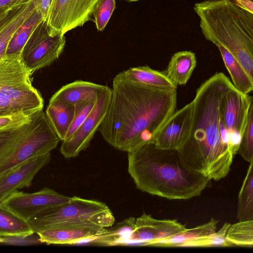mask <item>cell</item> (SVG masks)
I'll return each instance as SVG.
<instances>
[{"mask_svg":"<svg viewBox=\"0 0 253 253\" xmlns=\"http://www.w3.org/2000/svg\"><path fill=\"white\" fill-rule=\"evenodd\" d=\"M228 70L234 87L243 94H248L253 90V79L247 73L235 57L225 48L217 46Z\"/></svg>","mask_w":253,"mask_h":253,"instance_id":"cell-24","label":"cell"},{"mask_svg":"<svg viewBox=\"0 0 253 253\" xmlns=\"http://www.w3.org/2000/svg\"><path fill=\"white\" fill-rule=\"evenodd\" d=\"M35 11V0H28L15 7L10 19L0 31V60L5 56L8 44L16 30Z\"/></svg>","mask_w":253,"mask_h":253,"instance_id":"cell-21","label":"cell"},{"mask_svg":"<svg viewBox=\"0 0 253 253\" xmlns=\"http://www.w3.org/2000/svg\"><path fill=\"white\" fill-rule=\"evenodd\" d=\"M123 0V1H125L126 2H130L136 1H138V0Z\"/></svg>","mask_w":253,"mask_h":253,"instance_id":"cell-39","label":"cell"},{"mask_svg":"<svg viewBox=\"0 0 253 253\" xmlns=\"http://www.w3.org/2000/svg\"><path fill=\"white\" fill-rule=\"evenodd\" d=\"M31 75L20 55L5 56L0 60V93L37 111L43 107V100L31 83Z\"/></svg>","mask_w":253,"mask_h":253,"instance_id":"cell-7","label":"cell"},{"mask_svg":"<svg viewBox=\"0 0 253 253\" xmlns=\"http://www.w3.org/2000/svg\"><path fill=\"white\" fill-rule=\"evenodd\" d=\"M112 94L109 87L100 92L96 103L87 118L68 139L62 141L60 151L66 159L75 158L89 146L108 109Z\"/></svg>","mask_w":253,"mask_h":253,"instance_id":"cell-11","label":"cell"},{"mask_svg":"<svg viewBox=\"0 0 253 253\" xmlns=\"http://www.w3.org/2000/svg\"><path fill=\"white\" fill-rule=\"evenodd\" d=\"M226 239L231 246L252 248L253 220L238 221L230 225L226 234Z\"/></svg>","mask_w":253,"mask_h":253,"instance_id":"cell-28","label":"cell"},{"mask_svg":"<svg viewBox=\"0 0 253 253\" xmlns=\"http://www.w3.org/2000/svg\"><path fill=\"white\" fill-rule=\"evenodd\" d=\"M234 87L223 73H216L197 89L190 134L178 150L185 166L211 180L229 173L236 155L220 113L224 94Z\"/></svg>","mask_w":253,"mask_h":253,"instance_id":"cell-2","label":"cell"},{"mask_svg":"<svg viewBox=\"0 0 253 253\" xmlns=\"http://www.w3.org/2000/svg\"><path fill=\"white\" fill-rule=\"evenodd\" d=\"M65 43L64 35H50L46 21L43 20L23 47L20 55L21 62L31 75L57 60L62 53Z\"/></svg>","mask_w":253,"mask_h":253,"instance_id":"cell-8","label":"cell"},{"mask_svg":"<svg viewBox=\"0 0 253 253\" xmlns=\"http://www.w3.org/2000/svg\"><path fill=\"white\" fill-rule=\"evenodd\" d=\"M28 0H13L11 5L15 6L19 4H21L22 2H24Z\"/></svg>","mask_w":253,"mask_h":253,"instance_id":"cell-38","label":"cell"},{"mask_svg":"<svg viewBox=\"0 0 253 253\" xmlns=\"http://www.w3.org/2000/svg\"><path fill=\"white\" fill-rule=\"evenodd\" d=\"M116 76L157 89L176 90L177 87L164 71L155 70L148 66L130 68Z\"/></svg>","mask_w":253,"mask_h":253,"instance_id":"cell-18","label":"cell"},{"mask_svg":"<svg viewBox=\"0 0 253 253\" xmlns=\"http://www.w3.org/2000/svg\"><path fill=\"white\" fill-rule=\"evenodd\" d=\"M43 21L41 15L35 11L31 17L16 30L7 46L5 56L20 55L26 42Z\"/></svg>","mask_w":253,"mask_h":253,"instance_id":"cell-27","label":"cell"},{"mask_svg":"<svg viewBox=\"0 0 253 253\" xmlns=\"http://www.w3.org/2000/svg\"><path fill=\"white\" fill-rule=\"evenodd\" d=\"M249 164L238 197V221L253 220V161Z\"/></svg>","mask_w":253,"mask_h":253,"instance_id":"cell-26","label":"cell"},{"mask_svg":"<svg viewBox=\"0 0 253 253\" xmlns=\"http://www.w3.org/2000/svg\"><path fill=\"white\" fill-rule=\"evenodd\" d=\"M106 114L98 130L110 145L129 152L153 142L176 111V90L148 87L116 76Z\"/></svg>","mask_w":253,"mask_h":253,"instance_id":"cell-1","label":"cell"},{"mask_svg":"<svg viewBox=\"0 0 253 253\" xmlns=\"http://www.w3.org/2000/svg\"><path fill=\"white\" fill-rule=\"evenodd\" d=\"M115 219L105 203L77 196L63 204L46 209L28 222L34 233L51 228L101 226L109 228Z\"/></svg>","mask_w":253,"mask_h":253,"instance_id":"cell-6","label":"cell"},{"mask_svg":"<svg viewBox=\"0 0 253 253\" xmlns=\"http://www.w3.org/2000/svg\"><path fill=\"white\" fill-rule=\"evenodd\" d=\"M108 228L101 226H70L56 227L36 233L41 243L47 245H72L90 240L105 233Z\"/></svg>","mask_w":253,"mask_h":253,"instance_id":"cell-16","label":"cell"},{"mask_svg":"<svg viewBox=\"0 0 253 253\" xmlns=\"http://www.w3.org/2000/svg\"><path fill=\"white\" fill-rule=\"evenodd\" d=\"M50 159V153L31 158L1 177L0 205L14 192L30 186L36 175Z\"/></svg>","mask_w":253,"mask_h":253,"instance_id":"cell-15","label":"cell"},{"mask_svg":"<svg viewBox=\"0 0 253 253\" xmlns=\"http://www.w3.org/2000/svg\"><path fill=\"white\" fill-rule=\"evenodd\" d=\"M238 152L248 163L253 161V103L248 112Z\"/></svg>","mask_w":253,"mask_h":253,"instance_id":"cell-29","label":"cell"},{"mask_svg":"<svg viewBox=\"0 0 253 253\" xmlns=\"http://www.w3.org/2000/svg\"><path fill=\"white\" fill-rule=\"evenodd\" d=\"M74 114V105L50 99L45 115L60 140L65 139Z\"/></svg>","mask_w":253,"mask_h":253,"instance_id":"cell-22","label":"cell"},{"mask_svg":"<svg viewBox=\"0 0 253 253\" xmlns=\"http://www.w3.org/2000/svg\"><path fill=\"white\" fill-rule=\"evenodd\" d=\"M34 113L22 111L0 115V130L16 127L26 123L32 119Z\"/></svg>","mask_w":253,"mask_h":253,"instance_id":"cell-32","label":"cell"},{"mask_svg":"<svg viewBox=\"0 0 253 253\" xmlns=\"http://www.w3.org/2000/svg\"><path fill=\"white\" fill-rule=\"evenodd\" d=\"M187 229L177 219H158L144 212L135 219L134 228L127 245L159 246Z\"/></svg>","mask_w":253,"mask_h":253,"instance_id":"cell-13","label":"cell"},{"mask_svg":"<svg viewBox=\"0 0 253 253\" xmlns=\"http://www.w3.org/2000/svg\"><path fill=\"white\" fill-rule=\"evenodd\" d=\"M218 220L211 218L202 225L184 232L163 242L162 247H211L212 240L216 233Z\"/></svg>","mask_w":253,"mask_h":253,"instance_id":"cell-17","label":"cell"},{"mask_svg":"<svg viewBox=\"0 0 253 253\" xmlns=\"http://www.w3.org/2000/svg\"><path fill=\"white\" fill-rule=\"evenodd\" d=\"M96 0H52L45 21L50 35L67 32L92 20Z\"/></svg>","mask_w":253,"mask_h":253,"instance_id":"cell-9","label":"cell"},{"mask_svg":"<svg viewBox=\"0 0 253 253\" xmlns=\"http://www.w3.org/2000/svg\"><path fill=\"white\" fill-rule=\"evenodd\" d=\"M205 38L229 51L253 79V13L231 0L196 3Z\"/></svg>","mask_w":253,"mask_h":253,"instance_id":"cell-4","label":"cell"},{"mask_svg":"<svg viewBox=\"0 0 253 253\" xmlns=\"http://www.w3.org/2000/svg\"><path fill=\"white\" fill-rule=\"evenodd\" d=\"M70 199L53 189L45 188L31 193L16 191L0 205L28 221L41 212L65 203Z\"/></svg>","mask_w":253,"mask_h":253,"instance_id":"cell-12","label":"cell"},{"mask_svg":"<svg viewBox=\"0 0 253 253\" xmlns=\"http://www.w3.org/2000/svg\"><path fill=\"white\" fill-rule=\"evenodd\" d=\"M15 6L10 5L0 8V19L4 17Z\"/></svg>","mask_w":253,"mask_h":253,"instance_id":"cell-36","label":"cell"},{"mask_svg":"<svg viewBox=\"0 0 253 253\" xmlns=\"http://www.w3.org/2000/svg\"><path fill=\"white\" fill-rule=\"evenodd\" d=\"M128 172L140 191L169 200L200 196L211 186V180L183 163L178 151L154 143L127 152Z\"/></svg>","mask_w":253,"mask_h":253,"instance_id":"cell-3","label":"cell"},{"mask_svg":"<svg viewBox=\"0 0 253 253\" xmlns=\"http://www.w3.org/2000/svg\"><path fill=\"white\" fill-rule=\"evenodd\" d=\"M253 98L243 94L234 87L222 96L220 104V113L227 131L231 147L236 154L244 131L248 112Z\"/></svg>","mask_w":253,"mask_h":253,"instance_id":"cell-10","label":"cell"},{"mask_svg":"<svg viewBox=\"0 0 253 253\" xmlns=\"http://www.w3.org/2000/svg\"><path fill=\"white\" fill-rule=\"evenodd\" d=\"M59 141L42 109L26 123L0 130V178L27 160L50 153Z\"/></svg>","mask_w":253,"mask_h":253,"instance_id":"cell-5","label":"cell"},{"mask_svg":"<svg viewBox=\"0 0 253 253\" xmlns=\"http://www.w3.org/2000/svg\"><path fill=\"white\" fill-rule=\"evenodd\" d=\"M107 87L90 82L75 81L63 86L50 99L74 105L77 103L97 97Z\"/></svg>","mask_w":253,"mask_h":253,"instance_id":"cell-19","label":"cell"},{"mask_svg":"<svg viewBox=\"0 0 253 253\" xmlns=\"http://www.w3.org/2000/svg\"><path fill=\"white\" fill-rule=\"evenodd\" d=\"M193 115L192 102L176 110L158 131L153 143L161 148L178 150L190 134Z\"/></svg>","mask_w":253,"mask_h":253,"instance_id":"cell-14","label":"cell"},{"mask_svg":"<svg viewBox=\"0 0 253 253\" xmlns=\"http://www.w3.org/2000/svg\"><path fill=\"white\" fill-rule=\"evenodd\" d=\"M135 219L127 218L116 226L108 228L105 233L89 240L107 246L126 245L134 228Z\"/></svg>","mask_w":253,"mask_h":253,"instance_id":"cell-25","label":"cell"},{"mask_svg":"<svg viewBox=\"0 0 253 253\" xmlns=\"http://www.w3.org/2000/svg\"><path fill=\"white\" fill-rule=\"evenodd\" d=\"M97 97L74 105L73 119L64 140L69 138L87 118L96 103Z\"/></svg>","mask_w":253,"mask_h":253,"instance_id":"cell-31","label":"cell"},{"mask_svg":"<svg viewBox=\"0 0 253 253\" xmlns=\"http://www.w3.org/2000/svg\"><path fill=\"white\" fill-rule=\"evenodd\" d=\"M239 6L253 13V0H234Z\"/></svg>","mask_w":253,"mask_h":253,"instance_id":"cell-35","label":"cell"},{"mask_svg":"<svg viewBox=\"0 0 253 253\" xmlns=\"http://www.w3.org/2000/svg\"><path fill=\"white\" fill-rule=\"evenodd\" d=\"M52 0H35V10L45 21Z\"/></svg>","mask_w":253,"mask_h":253,"instance_id":"cell-34","label":"cell"},{"mask_svg":"<svg viewBox=\"0 0 253 253\" xmlns=\"http://www.w3.org/2000/svg\"><path fill=\"white\" fill-rule=\"evenodd\" d=\"M12 1L13 0H0V8L11 5Z\"/></svg>","mask_w":253,"mask_h":253,"instance_id":"cell-37","label":"cell"},{"mask_svg":"<svg viewBox=\"0 0 253 253\" xmlns=\"http://www.w3.org/2000/svg\"><path fill=\"white\" fill-rule=\"evenodd\" d=\"M34 233L27 221L0 205V237L24 239Z\"/></svg>","mask_w":253,"mask_h":253,"instance_id":"cell-23","label":"cell"},{"mask_svg":"<svg viewBox=\"0 0 253 253\" xmlns=\"http://www.w3.org/2000/svg\"><path fill=\"white\" fill-rule=\"evenodd\" d=\"M35 112L24 105L13 100L0 93V116L20 112Z\"/></svg>","mask_w":253,"mask_h":253,"instance_id":"cell-33","label":"cell"},{"mask_svg":"<svg viewBox=\"0 0 253 253\" xmlns=\"http://www.w3.org/2000/svg\"><path fill=\"white\" fill-rule=\"evenodd\" d=\"M197 65L195 54L191 51H180L171 57L167 69L164 72L177 86L185 84Z\"/></svg>","mask_w":253,"mask_h":253,"instance_id":"cell-20","label":"cell"},{"mask_svg":"<svg viewBox=\"0 0 253 253\" xmlns=\"http://www.w3.org/2000/svg\"><path fill=\"white\" fill-rule=\"evenodd\" d=\"M116 7L115 0H96L92 9L93 21L98 31L102 32L109 22Z\"/></svg>","mask_w":253,"mask_h":253,"instance_id":"cell-30","label":"cell"}]
</instances>
